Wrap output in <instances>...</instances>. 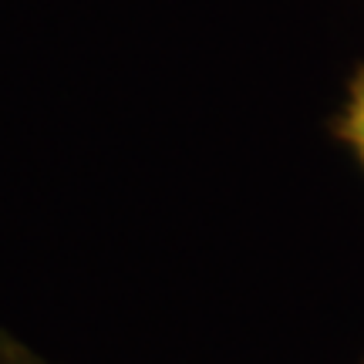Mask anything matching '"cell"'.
I'll list each match as a JSON object with an SVG mask.
<instances>
[{
    "instance_id": "cell-1",
    "label": "cell",
    "mask_w": 364,
    "mask_h": 364,
    "mask_svg": "<svg viewBox=\"0 0 364 364\" xmlns=\"http://www.w3.org/2000/svg\"><path fill=\"white\" fill-rule=\"evenodd\" d=\"M334 135L351 149V156L364 169V68H358V75L351 78L344 108H341L338 122H334Z\"/></svg>"
},
{
    "instance_id": "cell-2",
    "label": "cell",
    "mask_w": 364,
    "mask_h": 364,
    "mask_svg": "<svg viewBox=\"0 0 364 364\" xmlns=\"http://www.w3.org/2000/svg\"><path fill=\"white\" fill-rule=\"evenodd\" d=\"M0 364H44L41 358H34L31 351L17 348L11 341H0Z\"/></svg>"
}]
</instances>
